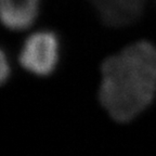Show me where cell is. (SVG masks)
Here are the masks:
<instances>
[{
    "mask_svg": "<svg viewBox=\"0 0 156 156\" xmlns=\"http://www.w3.org/2000/svg\"><path fill=\"white\" fill-rule=\"evenodd\" d=\"M2 44L11 49L17 69L38 79L53 76L63 60V38L52 27L30 29L15 44Z\"/></svg>",
    "mask_w": 156,
    "mask_h": 156,
    "instance_id": "2",
    "label": "cell"
},
{
    "mask_svg": "<svg viewBox=\"0 0 156 156\" xmlns=\"http://www.w3.org/2000/svg\"><path fill=\"white\" fill-rule=\"evenodd\" d=\"M41 0H0V21L10 34H25L40 15Z\"/></svg>",
    "mask_w": 156,
    "mask_h": 156,
    "instance_id": "4",
    "label": "cell"
},
{
    "mask_svg": "<svg viewBox=\"0 0 156 156\" xmlns=\"http://www.w3.org/2000/svg\"><path fill=\"white\" fill-rule=\"evenodd\" d=\"M97 98L110 118L136 119L156 103V42L136 38L103 58Z\"/></svg>",
    "mask_w": 156,
    "mask_h": 156,
    "instance_id": "1",
    "label": "cell"
},
{
    "mask_svg": "<svg viewBox=\"0 0 156 156\" xmlns=\"http://www.w3.org/2000/svg\"><path fill=\"white\" fill-rule=\"evenodd\" d=\"M104 28L125 32L138 25L145 14L146 0H87Z\"/></svg>",
    "mask_w": 156,
    "mask_h": 156,
    "instance_id": "3",
    "label": "cell"
}]
</instances>
